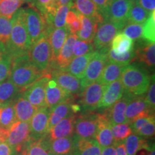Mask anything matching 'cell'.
<instances>
[{"label":"cell","instance_id":"obj_1","mask_svg":"<svg viewBox=\"0 0 155 155\" xmlns=\"http://www.w3.org/2000/svg\"><path fill=\"white\" fill-rule=\"evenodd\" d=\"M154 76L141 65L131 63L124 67L120 81L125 93L132 96H141L147 92Z\"/></svg>","mask_w":155,"mask_h":155},{"label":"cell","instance_id":"obj_2","mask_svg":"<svg viewBox=\"0 0 155 155\" xmlns=\"http://www.w3.org/2000/svg\"><path fill=\"white\" fill-rule=\"evenodd\" d=\"M31 61L29 54L12 58L9 78L21 90L26 88L32 83L45 74Z\"/></svg>","mask_w":155,"mask_h":155},{"label":"cell","instance_id":"obj_3","mask_svg":"<svg viewBox=\"0 0 155 155\" xmlns=\"http://www.w3.org/2000/svg\"><path fill=\"white\" fill-rule=\"evenodd\" d=\"M31 45L25 24V8L19 9L12 18V30L7 51L14 58L28 53Z\"/></svg>","mask_w":155,"mask_h":155},{"label":"cell","instance_id":"obj_4","mask_svg":"<svg viewBox=\"0 0 155 155\" xmlns=\"http://www.w3.org/2000/svg\"><path fill=\"white\" fill-rule=\"evenodd\" d=\"M28 54L31 61L38 68L45 73H50L52 64V50L48 34L31 45Z\"/></svg>","mask_w":155,"mask_h":155},{"label":"cell","instance_id":"obj_5","mask_svg":"<svg viewBox=\"0 0 155 155\" xmlns=\"http://www.w3.org/2000/svg\"><path fill=\"white\" fill-rule=\"evenodd\" d=\"M108 50L109 49H104L95 51L94 55L87 65L83 78L81 79V92L86 87L99 79L108 61Z\"/></svg>","mask_w":155,"mask_h":155},{"label":"cell","instance_id":"obj_6","mask_svg":"<svg viewBox=\"0 0 155 155\" xmlns=\"http://www.w3.org/2000/svg\"><path fill=\"white\" fill-rule=\"evenodd\" d=\"M25 16L29 38L32 45L46 34L47 25L43 16L32 5L25 8Z\"/></svg>","mask_w":155,"mask_h":155},{"label":"cell","instance_id":"obj_7","mask_svg":"<svg viewBox=\"0 0 155 155\" xmlns=\"http://www.w3.org/2000/svg\"><path fill=\"white\" fill-rule=\"evenodd\" d=\"M126 25L104 21L98 25L93 45L96 50L109 49L114 37L123 30Z\"/></svg>","mask_w":155,"mask_h":155},{"label":"cell","instance_id":"obj_8","mask_svg":"<svg viewBox=\"0 0 155 155\" xmlns=\"http://www.w3.org/2000/svg\"><path fill=\"white\" fill-rule=\"evenodd\" d=\"M134 2V0H111L102 14L104 21L126 25Z\"/></svg>","mask_w":155,"mask_h":155},{"label":"cell","instance_id":"obj_9","mask_svg":"<svg viewBox=\"0 0 155 155\" xmlns=\"http://www.w3.org/2000/svg\"><path fill=\"white\" fill-rule=\"evenodd\" d=\"M50 78V73H45L22 90L21 94L37 108L44 107L45 106V87Z\"/></svg>","mask_w":155,"mask_h":155},{"label":"cell","instance_id":"obj_10","mask_svg":"<svg viewBox=\"0 0 155 155\" xmlns=\"http://www.w3.org/2000/svg\"><path fill=\"white\" fill-rule=\"evenodd\" d=\"M135 56L134 61L137 64L152 72L154 70L155 65V45L154 43L144 41L141 39L136 42L134 48Z\"/></svg>","mask_w":155,"mask_h":155},{"label":"cell","instance_id":"obj_11","mask_svg":"<svg viewBox=\"0 0 155 155\" xmlns=\"http://www.w3.org/2000/svg\"><path fill=\"white\" fill-rule=\"evenodd\" d=\"M30 138V129L29 122L16 121L9 129L7 142L17 153Z\"/></svg>","mask_w":155,"mask_h":155},{"label":"cell","instance_id":"obj_12","mask_svg":"<svg viewBox=\"0 0 155 155\" xmlns=\"http://www.w3.org/2000/svg\"><path fill=\"white\" fill-rule=\"evenodd\" d=\"M106 86L97 81L83 89L81 93L83 108L88 111L98 108Z\"/></svg>","mask_w":155,"mask_h":155},{"label":"cell","instance_id":"obj_13","mask_svg":"<svg viewBox=\"0 0 155 155\" xmlns=\"http://www.w3.org/2000/svg\"><path fill=\"white\" fill-rule=\"evenodd\" d=\"M98 114H88L76 116L74 134L79 138L94 139L98 127Z\"/></svg>","mask_w":155,"mask_h":155},{"label":"cell","instance_id":"obj_14","mask_svg":"<svg viewBox=\"0 0 155 155\" xmlns=\"http://www.w3.org/2000/svg\"><path fill=\"white\" fill-rule=\"evenodd\" d=\"M154 111V109L150 107L143 95L141 96H135L129 101L126 108V119L127 123L131 124L137 119L152 115Z\"/></svg>","mask_w":155,"mask_h":155},{"label":"cell","instance_id":"obj_15","mask_svg":"<svg viewBox=\"0 0 155 155\" xmlns=\"http://www.w3.org/2000/svg\"><path fill=\"white\" fill-rule=\"evenodd\" d=\"M50 110L46 106L38 108L29 122L30 137L35 139L45 137L48 133Z\"/></svg>","mask_w":155,"mask_h":155},{"label":"cell","instance_id":"obj_16","mask_svg":"<svg viewBox=\"0 0 155 155\" xmlns=\"http://www.w3.org/2000/svg\"><path fill=\"white\" fill-rule=\"evenodd\" d=\"M50 74V78L58 83V86L70 94H81V79L62 69H51Z\"/></svg>","mask_w":155,"mask_h":155},{"label":"cell","instance_id":"obj_17","mask_svg":"<svg viewBox=\"0 0 155 155\" xmlns=\"http://www.w3.org/2000/svg\"><path fill=\"white\" fill-rule=\"evenodd\" d=\"M73 95L65 91L50 78L45 87V106L51 110L65 101L72 99Z\"/></svg>","mask_w":155,"mask_h":155},{"label":"cell","instance_id":"obj_18","mask_svg":"<svg viewBox=\"0 0 155 155\" xmlns=\"http://www.w3.org/2000/svg\"><path fill=\"white\" fill-rule=\"evenodd\" d=\"M95 138L101 149L114 144L111 124L107 114H98V127Z\"/></svg>","mask_w":155,"mask_h":155},{"label":"cell","instance_id":"obj_19","mask_svg":"<svg viewBox=\"0 0 155 155\" xmlns=\"http://www.w3.org/2000/svg\"><path fill=\"white\" fill-rule=\"evenodd\" d=\"M75 119H76V116L74 114H70L69 116L58 122L55 127L52 128L48 131L45 138L48 141H52L56 139L63 138L73 135Z\"/></svg>","mask_w":155,"mask_h":155},{"label":"cell","instance_id":"obj_20","mask_svg":"<svg viewBox=\"0 0 155 155\" xmlns=\"http://www.w3.org/2000/svg\"><path fill=\"white\" fill-rule=\"evenodd\" d=\"M78 39V38L76 35H68L51 69L58 68L64 70L68 65L70 62L73 58V47Z\"/></svg>","mask_w":155,"mask_h":155},{"label":"cell","instance_id":"obj_21","mask_svg":"<svg viewBox=\"0 0 155 155\" xmlns=\"http://www.w3.org/2000/svg\"><path fill=\"white\" fill-rule=\"evenodd\" d=\"M71 8L79 14L94 19L98 25L104 21L101 14L91 0H72Z\"/></svg>","mask_w":155,"mask_h":155},{"label":"cell","instance_id":"obj_22","mask_svg":"<svg viewBox=\"0 0 155 155\" xmlns=\"http://www.w3.org/2000/svg\"><path fill=\"white\" fill-rule=\"evenodd\" d=\"M124 89L120 79L109 83L107 85L105 91L103 94L98 108L111 107L124 96Z\"/></svg>","mask_w":155,"mask_h":155},{"label":"cell","instance_id":"obj_23","mask_svg":"<svg viewBox=\"0 0 155 155\" xmlns=\"http://www.w3.org/2000/svg\"><path fill=\"white\" fill-rule=\"evenodd\" d=\"M48 142L49 150L53 155H73L75 147L74 134L52 141L48 140Z\"/></svg>","mask_w":155,"mask_h":155},{"label":"cell","instance_id":"obj_24","mask_svg":"<svg viewBox=\"0 0 155 155\" xmlns=\"http://www.w3.org/2000/svg\"><path fill=\"white\" fill-rule=\"evenodd\" d=\"M13 106L17 121L23 122H30L32 116L38 109L22 94L17 97L13 103Z\"/></svg>","mask_w":155,"mask_h":155},{"label":"cell","instance_id":"obj_25","mask_svg":"<svg viewBox=\"0 0 155 155\" xmlns=\"http://www.w3.org/2000/svg\"><path fill=\"white\" fill-rule=\"evenodd\" d=\"M19 153L20 155H53L45 137L35 139L30 137Z\"/></svg>","mask_w":155,"mask_h":155},{"label":"cell","instance_id":"obj_26","mask_svg":"<svg viewBox=\"0 0 155 155\" xmlns=\"http://www.w3.org/2000/svg\"><path fill=\"white\" fill-rule=\"evenodd\" d=\"M133 96H135L124 92V96L111 106V113L108 116L111 125L127 123L125 116V111L129 101L132 98Z\"/></svg>","mask_w":155,"mask_h":155},{"label":"cell","instance_id":"obj_27","mask_svg":"<svg viewBox=\"0 0 155 155\" xmlns=\"http://www.w3.org/2000/svg\"><path fill=\"white\" fill-rule=\"evenodd\" d=\"M69 30L68 27L65 25V27L61 28H55L51 30L49 34V39L52 50V64L51 68L53 66L54 62L56 58L58 57V54L61 51L63 47L64 42L69 35ZM50 68V69H51Z\"/></svg>","mask_w":155,"mask_h":155},{"label":"cell","instance_id":"obj_28","mask_svg":"<svg viewBox=\"0 0 155 155\" xmlns=\"http://www.w3.org/2000/svg\"><path fill=\"white\" fill-rule=\"evenodd\" d=\"M75 147L73 155H101V147L94 139L79 138L74 134Z\"/></svg>","mask_w":155,"mask_h":155},{"label":"cell","instance_id":"obj_29","mask_svg":"<svg viewBox=\"0 0 155 155\" xmlns=\"http://www.w3.org/2000/svg\"><path fill=\"white\" fill-rule=\"evenodd\" d=\"M21 94V90L18 87L7 78L0 82V107L13 104Z\"/></svg>","mask_w":155,"mask_h":155},{"label":"cell","instance_id":"obj_30","mask_svg":"<svg viewBox=\"0 0 155 155\" xmlns=\"http://www.w3.org/2000/svg\"><path fill=\"white\" fill-rule=\"evenodd\" d=\"M94 53L95 51L87 53L84 55L73 58L70 62L68 65L64 70L78 78L81 79L83 76L89 61H91L93 55H94Z\"/></svg>","mask_w":155,"mask_h":155},{"label":"cell","instance_id":"obj_31","mask_svg":"<svg viewBox=\"0 0 155 155\" xmlns=\"http://www.w3.org/2000/svg\"><path fill=\"white\" fill-rule=\"evenodd\" d=\"M71 105H72V99H70L61 103L50 110L48 131L64 118L69 116L70 114H73L71 109Z\"/></svg>","mask_w":155,"mask_h":155},{"label":"cell","instance_id":"obj_32","mask_svg":"<svg viewBox=\"0 0 155 155\" xmlns=\"http://www.w3.org/2000/svg\"><path fill=\"white\" fill-rule=\"evenodd\" d=\"M78 15L81 19V29L76 35L81 40L93 43L98 24L91 18H89L79 13H78Z\"/></svg>","mask_w":155,"mask_h":155},{"label":"cell","instance_id":"obj_33","mask_svg":"<svg viewBox=\"0 0 155 155\" xmlns=\"http://www.w3.org/2000/svg\"><path fill=\"white\" fill-rule=\"evenodd\" d=\"M124 67V65L108 60L98 81H99L102 84L107 86L109 83L120 79Z\"/></svg>","mask_w":155,"mask_h":155},{"label":"cell","instance_id":"obj_34","mask_svg":"<svg viewBox=\"0 0 155 155\" xmlns=\"http://www.w3.org/2000/svg\"><path fill=\"white\" fill-rule=\"evenodd\" d=\"M30 5L40 12L49 25L58 7L57 0H33Z\"/></svg>","mask_w":155,"mask_h":155},{"label":"cell","instance_id":"obj_35","mask_svg":"<svg viewBox=\"0 0 155 155\" xmlns=\"http://www.w3.org/2000/svg\"><path fill=\"white\" fill-rule=\"evenodd\" d=\"M134 48V42L121 32H119L114 37L110 45V48L119 55L131 51Z\"/></svg>","mask_w":155,"mask_h":155},{"label":"cell","instance_id":"obj_36","mask_svg":"<svg viewBox=\"0 0 155 155\" xmlns=\"http://www.w3.org/2000/svg\"><path fill=\"white\" fill-rule=\"evenodd\" d=\"M124 141L127 155H135L136 153L141 149L151 148L152 147L150 146L147 139L143 138L136 134H131Z\"/></svg>","mask_w":155,"mask_h":155},{"label":"cell","instance_id":"obj_37","mask_svg":"<svg viewBox=\"0 0 155 155\" xmlns=\"http://www.w3.org/2000/svg\"><path fill=\"white\" fill-rule=\"evenodd\" d=\"M12 58L7 48L0 45V82L8 78L10 74Z\"/></svg>","mask_w":155,"mask_h":155},{"label":"cell","instance_id":"obj_38","mask_svg":"<svg viewBox=\"0 0 155 155\" xmlns=\"http://www.w3.org/2000/svg\"><path fill=\"white\" fill-rule=\"evenodd\" d=\"M24 2L23 0H1L0 16L11 19Z\"/></svg>","mask_w":155,"mask_h":155},{"label":"cell","instance_id":"obj_39","mask_svg":"<svg viewBox=\"0 0 155 155\" xmlns=\"http://www.w3.org/2000/svg\"><path fill=\"white\" fill-rule=\"evenodd\" d=\"M151 13L152 12L147 11L137 4L134 2L128 15L127 22L143 25L150 17Z\"/></svg>","mask_w":155,"mask_h":155},{"label":"cell","instance_id":"obj_40","mask_svg":"<svg viewBox=\"0 0 155 155\" xmlns=\"http://www.w3.org/2000/svg\"><path fill=\"white\" fill-rule=\"evenodd\" d=\"M71 3L66 5L58 6L55 15L50 21L49 28H61L66 25V17L68 12L71 9Z\"/></svg>","mask_w":155,"mask_h":155},{"label":"cell","instance_id":"obj_41","mask_svg":"<svg viewBox=\"0 0 155 155\" xmlns=\"http://www.w3.org/2000/svg\"><path fill=\"white\" fill-rule=\"evenodd\" d=\"M16 121L13 104L0 107V127L9 129Z\"/></svg>","mask_w":155,"mask_h":155},{"label":"cell","instance_id":"obj_42","mask_svg":"<svg viewBox=\"0 0 155 155\" xmlns=\"http://www.w3.org/2000/svg\"><path fill=\"white\" fill-rule=\"evenodd\" d=\"M155 12L151 13L148 19L143 24L142 37L144 41L154 43L155 41Z\"/></svg>","mask_w":155,"mask_h":155},{"label":"cell","instance_id":"obj_43","mask_svg":"<svg viewBox=\"0 0 155 155\" xmlns=\"http://www.w3.org/2000/svg\"><path fill=\"white\" fill-rule=\"evenodd\" d=\"M111 132L114 137V143H117L124 141L133 131L129 124L123 123L111 125Z\"/></svg>","mask_w":155,"mask_h":155},{"label":"cell","instance_id":"obj_44","mask_svg":"<svg viewBox=\"0 0 155 155\" xmlns=\"http://www.w3.org/2000/svg\"><path fill=\"white\" fill-rule=\"evenodd\" d=\"M134 50L127 52V53H126L120 54V55H119V54H116L114 53L111 48H109L107 53L108 61L120 64V65H124V66L128 65L129 64H130L131 62H133L134 59Z\"/></svg>","mask_w":155,"mask_h":155},{"label":"cell","instance_id":"obj_45","mask_svg":"<svg viewBox=\"0 0 155 155\" xmlns=\"http://www.w3.org/2000/svg\"><path fill=\"white\" fill-rule=\"evenodd\" d=\"M12 30V19L0 16V45L7 48ZM8 52V51H7Z\"/></svg>","mask_w":155,"mask_h":155},{"label":"cell","instance_id":"obj_46","mask_svg":"<svg viewBox=\"0 0 155 155\" xmlns=\"http://www.w3.org/2000/svg\"><path fill=\"white\" fill-rule=\"evenodd\" d=\"M143 25L127 22L123 28V33L133 41H138L142 37Z\"/></svg>","mask_w":155,"mask_h":155},{"label":"cell","instance_id":"obj_47","mask_svg":"<svg viewBox=\"0 0 155 155\" xmlns=\"http://www.w3.org/2000/svg\"><path fill=\"white\" fill-rule=\"evenodd\" d=\"M94 51H96V50L92 42L83 41L78 39L73 47V58L84 55Z\"/></svg>","mask_w":155,"mask_h":155},{"label":"cell","instance_id":"obj_48","mask_svg":"<svg viewBox=\"0 0 155 155\" xmlns=\"http://www.w3.org/2000/svg\"><path fill=\"white\" fill-rule=\"evenodd\" d=\"M155 132V121L154 119L152 120L143 126L142 127L140 128L138 131L135 134H136L140 136L143 138H151L154 137Z\"/></svg>","mask_w":155,"mask_h":155},{"label":"cell","instance_id":"obj_49","mask_svg":"<svg viewBox=\"0 0 155 155\" xmlns=\"http://www.w3.org/2000/svg\"><path fill=\"white\" fill-rule=\"evenodd\" d=\"M154 119V114H152V115L144 116V117H141L139 119H137L135 120L133 123H131V129H132V131L134 132H137V131L139 130L140 128H141L143 126L146 124L147 123L150 122L152 120Z\"/></svg>","mask_w":155,"mask_h":155},{"label":"cell","instance_id":"obj_50","mask_svg":"<svg viewBox=\"0 0 155 155\" xmlns=\"http://www.w3.org/2000/svg\"><path fill=\"white\" fill-rule=\"evenodd\" d=\"M145 100L150 108L154 109L155 106V84H154V76L152 78V81L147 91V95L145 97Z\"/></svg>","mask_w":155,"mask_h":155},{"label":"cell","instance_id":"obj_51","mask_svg":"<svg viewBox=\"0 0 155 155\" xmlns=\"http://www.w3.org/2000/svg\"><path fill=\"white\" fill-rule=\"evenodd\" d=\"M134 2L147 11L152 12L155 9V0H134Z\"/></svg>","mask_w":155,"mask_h":155},{"label":"cell","instance_id":"obj_52","mask_svg":"<svg viewBox=\"0 0 155 155\" xmlns=\"http://www.w3.org/2000/svg\"><path fill=\"white\" fill-rule=\"evenodd\" d=\"M66 26L68 27V28L70 34L77 35L78 32L81 29V22L78 15V17L72 22H71L69 25H66Z\"/></svg>","mask_w":155,"mask_h":155},{"label":"cell","instance_id":"obj_53","mask_svg":"<svg viewBox=\"0 0 155 155\" xmlns=\"http://www.w3.org/2000/svg\"><path fill=\"white\" fill-rule=\"evenodd\" d=\"M17 152L7 142L0 143V155H17Z\"/></svg>","mask_w":155,"mask_h":155},{"label":"cell","instance_id":"obj_54","mask_svg":"<svg viewBox=\"0 0 155 155\" xmlns=\"http://www.w3.org/2000/svg\"><path fill=\"white\" fill-rule=\"evenodd\" d=\"M91 1L95 4V5L96 6L98 11H99V12L102 15L104 12L108 7L109 3L111 2V0H91Z\"/></svg>","mask_w":155,"mask_h":155},{"label":"cell","instance_id":"obj_55","mask_svg":"<svg viewBox=\"0 0 155 155\" xmlns=\"http://www.w3.org/2000/svg\"><path fill=\"white\" fill-rule=\"evenodd\" d=\"M116 149V155H127V151H126L125 144L124 141L114 143Z\"/></svg>","mask_w":155,"mask_h":155},{"label":"cell","instance_id":"obj_56","mask_svg":"<svg viewBox=\"0 0 155 155\" xmlns=\"http://www.w3.org/2000/svg\"><path fill=\"white\" fill-rule=\"evenodd\" d=\"M101 155H116V149L114 145L105 147L101 150Z\"/></svg>","mask_w":155,"mask_h":155},{"label":"cell","instance_id":"obj_57","mask_svg":"<svg viewBox=\"0 0 155 155\" xmlns=\"http://www.w3.org/2000/svg\"><path fill=\"white\" fill-rule=\"evenodd\" d=\"M71 2H72V0H57L58 6L69 5L70 3H71Z\"/></svg>","mask_w":155,"mask_h":155},{"label":"cell","instance_id":"obj_58","mask_svg":"<svg viewBox=\"0 0 155 155\" xmlns=\"http://www.w3.org/2000/svg\"><path fill=\"white\" fill-rule=\"evenodd\" d=\"M150 155H155V150H154V144L152 147V150L150 153Z\"/></svg>","mask_w":155,"mask_h":155},{"label":"cell","instance_id":"obj_59","mask_svg":"<svg viewBox=\"0 0 155 155\" xmlns=\"http://www.w3.org/2000/svg\"><path fill=\"white\" fill-rule=\"evenodd\" d=\"M23 1H24L25 2H28V3L31 4L32 2H33V0H23Z\"/></svg>","mask_w":155,"mask_h":155},{"label":"cell","instance_id":"obj_60","mask_svg":"<svg viewBox=\"0 0 155 155\" xmlns=\"http://www.w3.org/2000/svg\"><path fill=\"white\" fill-rule=\"evenodd\" d=\"M0 1H1V0H0Z\"/></svg>","mask_w":155,"mask_h":155}]
</instances>
